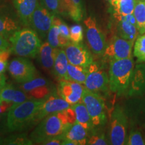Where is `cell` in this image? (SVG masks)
<instances>
[{
  "label": "cell",
  "mask_w": 145,
  "mask_h": 145,
  "mask_svg": "<svg viewBox=\"0 0 145 145\" xmlns=\"http://www.w3.org/2000/svg\"><path fill=\"white\" fill-rule=\"evenodd\" d=\"M0 81H5V78L3 74H0Z\"/></svg>",
  "instance_id": "obj_42"
},
{
  "label": "cell",
  "mask_w": 145,
  "mask_h": 145,
  "mask_svg": "<svg viewBox=\"0 0 145 145\" xmlns=\"http://www.w3.org/2000/svg\"><path fill=\"white\" fill-rule=\"evenodd\" d=\"M5 84H6V83H5V81H0V93H1L2 88H3V86H4Z\"/></svg>",
  "instance_id": "obj_41"
},
{
  "label": "cell",
  "mask_w": 145,
  "mask_h": 145,
  "mask_svg": "<svg viewBox=\"0 0 145 145\" xmlns=\"http://www.w3.org/2000/svg\"><path fill=\"white\" fill-rule=\"evenodd\" d=\"M88 130L76 122L72 124L65 134V138L75 141L79 145L88 144Z\"/></svg>",
  "instance_id": "obj_21"
},
{
  "label": "cell",
  "mask_w": 145,
  "mask_h": 145,
  "mask_svg": "<svg viewBox=\"0 0 145 145\" xmlns=\"http://www.w3.org/2000/svg\"><path fill=\"white\" fill-rule=\"evenodd\" d=\"M86 87L81 83L72 80H61L59 91L60 95L70 105L82 101V96Z\"/></svg>",
  "instance_id": "obj_13"
},
{
  "label": "cell",
  "mask_w": 145,
  "mask_h": 145,
  "mask_svg": "<svg viewBox=\"0 0 145 145\" xmlns=\"http://www.w3.org/2000/svg\"><path fill=\"white\" fill-rule=\"evenodd\" d=\"M106 1H108V2L110 3V4H112V3L114 2V0H106Z\"/></svg>",
  "instance_id": "obj_44"
},
{
  "label": "cell",
  "mask_w": 145,
  "mask_h": 145,
  "mask_svg": "<svg viewBox=\"0 0 145 145\" xmlns=\"http://www.w3.org/2000/svg\"><path fill=\"white\" fill-rule=\"evenodd\" d=\"M133 14L139 33L145 34V0H137Z\"/></svg>",
  "instance_id": "obj_26"
},
{
  "label": "cell",
  "mask_w": 145,
  "mask_h": 145,
  "mask_svg": "<svg viewBox=\"0 0 145 145\" xmlns=\"http://www.w3.org/2000/svg\"><path fill=\"white\" fill-rule=\"evenodd\" d=\"M134 70L135 67L132 57L111 61L109 69L110 90L118 95L126 93L130 88Z\"/></svg>",
  "instance_id": "obj_3"
},
{
  "label": "cell",
  "mask_w": 145,
  "mask_h": 145,
  "mask_svg": "<svg viewBox=\"0 0 145 145\" xmlns=\"http://www.w3.org/2000/svg\"><path fill=\"white\" fill-rule=\"evenodd\" d=\"M0 121H1V115H0Z\"/></svg>",
  "instance_id": "obj_45"
},
{
  "label": "cell",
  "mask_w": 145,
  "mask_h": 145,
  "mask_svg": "<svg viewBox=\"0 0 145 145\" xmlns=\"http://www.w3.org/2000/svg\"><path fill=\"white\" fill-rule=\"evenodd\" d=\"M127 118L122 109L117 107L114 110L110 125V139L113 145L126 144Z\"/></svg>",
  "instance_id": "obj_7"
},
{
  "label": "cell",
  "mask_w": 145,
  "mask_h": 145,
  "mask_svg": "<svg viewBox=\"0 0 145 145\" xmlns=\"http://www.w3.org/2000/svg\"><path fill=\"white\" fill-rule=\"evenodd\" d=\"M134 42L119 36H114L111 43L106 47L105 55L111 61L132 57Z\"/></svg>",
  "instance_id": "obj_12"
},
{
  "label": "cell",
  "mask_w": 145,
  "mask_h": 145,
  "mask_svg": "<svg viewBox=\"0 0 145 145\" xmlns=\"http://www.w3.org/2000/svg\"><path fill=\"white\" fill-rule=\"evenodd\" d=\"M128 145H144L145 140L142 133L138 130H134L130 132L129 137L126 142Z\"/></svg>",
  "instance_id": "obj_34"
},
{
  "label": "cell",
  "mask_w": 145,
  "mask_h": 145,
  "mask_svg": "<svg viewBox=\"0 0 145 145\" xmlns=\"http://www.w3.org/2000/svg\"><path fill=\"white\" fill-rule=\"evenodd\" d=\"M65 139V135L59 136V137H56L50 139V140L46 141V142H43L42 144L46 145H60L62 144L63 140Z\"/></svg>",
  "instance_id": "obj_36"
},
{
  "label": "cell",
  "mask_w": 145,
  "mask_h": 145,
  "mask_svg": "<svg viewBox=\"0 0 145 145\" xmlns=\"http://www.w3.org/2000/svg\"><path fill=\"white\" fill-rule=\"evenodd\" d=\"M59 14L66 16L77 22H80L83 16V9L75 4L72 0H62Z\"/></svg>",
  "instance_id": "obj_22"
},
{
  "label": "cell",
  "mask_w": 145,
  "mask_h": 145,
  "mask_svg": "<svg viewBox=\"0 0 145 145\" xmlns=\"http://www.w3.org/2000/svg\"><path fill=\"white\" fill-rule=\"evenodd\" d=\"M0 144H4V140H3L1 137H0Z\"/></svg>",
  "instance_id": "obj_43"
},
{
  "label": "cell",
  "mask_w": 145,
  "mask_h": 145,
  "mask_svg": "<svg viewBox=\"0 0 145 145\" xmlns=\"http://www.w3.org/2000/svg\"><path fill=\"white\" fill-rule=\"evenodd\" d=\"M7 38L0 34V51L8 49L10 46V44L7 40Z\"/></svg>",
  "instance_id": "obj_37"
},
{
  "label": "cell",
  "mask_w": 145,
  "mask_h": 145,
  "mask_svg": "<svg viewBox=\"0 0 145 145\" xmlns=\"http://www.w3.org/2000/svg\"><path fill=\"white\" fill-rule=\"evenodd\" d=\"M137 0H121L116 8L115 13L119 15L126 16L133 14Z\"/></svg>",
  "instance_id": "obj_27"
},
{
  "label": "cell",
  "mask_w": 145,
  "mask_h": 145,
  "mask_svg": "<svg viewBox=\"0 0 145 145\" xmlns=\"http://www.w3.org/2000/svg\"><path fill=\"white\" fill-rule=\"evenodd\" d=\"M61 34L59 27L58 24L53 20L51 28L48 33V42L53 48L59 47V36Z\"/></svg>",
  "instance_id": "obj_31"
},
{
  "label": "cell",
  "mask_w": 145,
  "mask_h": 145,
  "mask_svg": "<svg viewBox=\"0 0 145 145\" xmlns=\"http://www.w3.org/2000/svg\"><path fill=\"white\" fill-rule=\"evenodd\" d=\"M19 28V24L14 18L0 12V34L5 38L10 37Z\"/></svg>",
  "instance_id": "obj_24"
},
{
  "label": "cell",
  "mask_w": 145,
  "mask_h": 145,
  "mask_svg": "<svg viewBox=\"0 0 145 145\" xmlns=\"http://www.w3.org/2000/svg\"><path fill=\"white\" fill-rule=\"evenodd\" d=\"M63 145H79L77 142H76L75 141L69 140V139H64L62 142Z\"/></svg>",
  "instance_id": "obj_39"
},
{
  "label": "cell",
  "mask_w": 145,
  "mask_h": 145,
  "mask_svg": "<svg viewBox=\"0 0 145 145\" xmlns=\"http://www.w3.org/2000/svg\"><path fill=\"white\" fill-rule=\"evenodd\" d=\"M86 37L91 50L97 55L104 54L106 49V39L104 33L99 28L95 18L88 17L85 20Z\"/></svg>",
  "instance_id": "obj_8"
},
{
  "label": "cell",
  "mask_w": 145,
  "mask_h": 145,
  "mask_svg": "<svg viewBox=\"0 0 145 145\" xmlns=\"http://www.w3.org/2000/svg\"><path fill=\"white\" fill-rule=\"evenodd\" d=\"M82 101L86 105L94 126H103L106 124L107 118L105 103L99 94L86 88L83 93Z\"/></svg>",
  "instance_id": "obj_5"
},
{
  "label": "cell",
  "mask_w": 145,
  "mask_h": 145,
  "mask_svg": "<svg viewBox=\"0 0 145 145\" xmlns=\"http://www.w3.org/2000/svg\"><path fill=\"white\" fill-rule=\"evenodd\" d=\"M62 0H40V3L54 16L59 14Z\"/></svg>",
  "instance_id": "obj_32"
},
{
  "label": "cell",
  "mask_w": 145,
  "mask_h": 145,
  "mask_svg": "<svg viewBox=\"0 0 145 145\" xmlns=\"http://www.w3.org/2000/svg\"><path fill=\"white\" fill-rule=\"evenodd\" d=\"M70 106L71 105L63 97L50 95L49 97L45 99L44 102L41 106L37 115L36 116L34 122L41 120L52 114L64 111L70 108Z\"/></svg>",
  "instance_id": "obj_14"
},
{
  "label": "cell",
  "mask_w": 145,
  "mask_h": 145,
  "mask_svg": "<svg viewBox=\"0 0 145 145\" xmlns=\"http://www.w3.org/2000/svg\"><path fill=\"white\" fill-rule=\"evenodd\" d=\"M8 68V61L0 59V74H3Z\"/></svg>",
  "instance_id": "obj_38"
},
{
  "label": "cell",
  "mask_w": 145,
  "mask_h": 145,
  "mask_svg": "<svg viewBox=\"0 0 145 145\" xmlns=\"http://www.w3.org/2000/svg\"><path fill=\"white\" fill-rule=\"evenodd\" d=\"M72 108L75 113L76 122L81 124L88 131L92 130L94 126L86 105L84 104L83 101L72 105Z\"/></svg>",
  "instance_id": "obj_23"
},
{
  "label": "cell",
  "mask_w": 145,
  "mask_h": 145,
  "mask_svg": "<svg viewBox=\"0 0 145 145\" xmlns=\"http://www.w3.org/2000/svg\"><path fill=\"white\" fill-rule=\"evenodd\" d=\"M134 55L138 63H145V34L138 37L134 47Z\"/></svg>",
  "instance_id": "obj_28"
},
{
  "label": "cell",
  "mask_w": 145,
  "mask_h": 145,
  "mask_svg": "<svg viewBox=\"0 0 145 145\" xmlns=\"http://www.w3.org/2000/svg\"><path fill=\"white\" fill-rule=\"evenodd\" d=\"M69 63L71 64L89 67L93 62V58L88 48L82 44L69 42L64 48Z\"/></svg>",
  "instance_id": "obj_11"
},
{
  "label": "cell",
  "mask_w": 145,
  "mask_h": 145,
  "mask_svg": "<svg viewBox=\"0 0 145 145\" xmlns=\"http://www.w3.org/2000/svg\"><path fill=\"white\" fill-rule=\"evenodd\" d=\"M54 15L50 13L40 3L37 6L32 16L30 26L40 37L44 39L51 28Z\"/></svg>",
  "instance_id": "obj_10"
},
{
  "label": "cell",
  "mask_w": 145,
  "mask_h": 145,
  "mask_svg": "<svg viewBox=\"0 0 145 145\" xmlns=\"http://www.w3.org/2000/svg\"><path fill=\"white\" fill-rule=\"evenodd\" d=\"M83 39V27L79 24L73 25L70 28V40L73 42L79 43Z\"/></svg>",
  "instance_id": "obj_33"
},
{
  "label": "cell",
  "mask_w": 145,
  "mask_h": 145,
  "mask_svg": "<svg viewBox=\"0 0 145 145\" xmlns=\"http://www.w3.org/2000/svg\"><path fill=\"white\" fill-rule=\"evenodd\" d=\"M48 85H50V82L45 78L35 77L34 79L28 81V82L22 83L20 88L22 91L29 92L32 90L40 88L43 86H48Z\"/></svg>",
  "instance_id": "obj_29"
},
{
  "label": "cell",
  "mask_w": 145,
  "mask_h": 145,
  "mask_svg": "<svg viewBox=\"0 0 145 145\" xmlns=\"http://www.w3.org/2000/svg\"><path fill=\"white\" fill-rule=\"evenodd\" d=\"M74 3H75L76 5H78L79 7H80L81 8L83 9V2H82V0H72Z\"/></svg>",
  "instance_id": "obj_40"
},
{
  "label": "cell",
  "mask_w": 145,
  "mask_h": 145,
  "mask_svg": "<svg viewBox=\"0 0 145 145\" xmlns=\"http://www.w3.org/2000/svg\"><path fill=\"white\" fill-rule=\"evenodd\" d=\"M9 72L17 82L24 83L34 79L36 69L30 60L26 57H18L11 61L8 66Z\"/></svg>",
  "instance_id": "obj_6"
},
{
  "label": "cell",
  "mask_w": 145,
  "mask_h": 145,
  "mask_svg": "<svg viewBox=\"0 0 145 145\" xmlns=\"http://www.w3.org/2000/svg\"><path fill=\"white\" fill-rule=\"evenodd\" d=\"M28 99L26 94L22 90L16 89L13 86L5 84L0 93V103L1 101L18 104Z\"/></svg>",
  "instance_id": "obj_17"
},
{
  "label": "cell",
  "mask_w": 145,
  "mask_h": 145,
  "mask_svg": "<svg viewBox=\"0 0 145 145\" xmlns=\"http://www.w3.org/2000/svg\"><path fill=\"white\" fill-rule=\"evenodd\" d=\"M58 48H53L48 42L41 45L39 50V59L43 68L47 70L52 69Z\"/></svg>",
  "instance_id": "obj_20"
},
{
  "label": "cell",
  "mask_w": 145,
  "mask_h": 145,
  "mask_svg": "<svg viewBox=\"0 0 145 145\" xmlns=\"http://www.w3.org/2000/svg\"><path fill=\"white\" fill-rule=\"evenodd\" d=\"M69 61L65 50L58 48L54 64V73L60 80H70L67 72Z\"/></svg>",
  "instance_id": "obj_18"
},
{
  "label": "cell",
  "mask_w": 145,
  "mask_h": 145,
  "mask_svg": "<svg viewBox=\"0 0 145 145\" xmlns=\"http://www.w3.org/2000/svg\"><path fill=\"white\" fill-rule=\"evenodd\" d=\"M88 144L91 145H106L108 142L105 139L104 135H93L88 141Z\"/></svg>",
  "instance_id": "obj_35"
},
{
  "label": "cell",
  "mask_w": 145,
  "mask_h": 145,
  "mask_svg": "<svg viewBox=\"0 0 145 145\" xmlns=\"http://www.w3.org/2000/svg\"><path fill=\"white\" fill-rule=\"evenodd\" d=\"M84 86L86 89L96 93H104L108 91L109 78L104 71L96 63H92L88 67V74Z\"/></svg>",
  "instance_id": "obj_9"
},
{
  "label": "cell",
  "mask_w": 145,
  "mask_h": 145,
  "mask_svg": "<svg viewBox=\"0 0 145 145\" xmlns=\"http://www.w3.org/2000/svg\"><path fill=\"white\" fill-rule=\"evenodd\" d=\"M145 91V63L137 65L135 68L130 83L129 94H141Z\"/></svg>",
  "instance_id": "obj_16"
},
{
  "label": "cell",
  "mask_w": 145,
  "mask_h": 145,
  "mask_svg": "<svg viewBox=\"0 0 145 145\" xmlns=\"http://www.w3.org/2000/svg\"><path fill=\"white\" fill-rule=\"evenodd\" d=\"M65 110L56 112L44 118L30 135V139L36 144H42L52 138L64 135L71 126Z\"/></svg>",
  "instance_id": "obj_2"
},
{
  "label": "cell",
  "mask_w": 145,
  "mask_h": 145,
  "mask_svg": "<svg viewBox=\"0 0 145 145\" xmlns=\"http://www.w3.org/2000/svg\"><path fill=\"white\" fill-rule=\"evenodd\" d=\"M114 17L118 22V30L120 37L128 40L135 42L137 39L139 32L137 26L132 24L130 22L124 19L120 16L114 14Z\"/></svg>",
  "instance_id": "obj_19"
},
{
  "label": "cell",
  "mask_w": 145,
  "mask_h": 145,
  "mask_svg": "<svg viewBox=\"0 0 145 145\" xmlns=\"http://www.w3.org/2000/svg\"><path fill=\"white\" fill-rule=\"evenodd\" d=\"M20 19L24 25L30 26L32 16L37 6V0H12Z\"/></svg>",
  "instance_id": "obj_15"
},
{
  "label": "cell",
  "mask_w": 145,
  "mask_h": 145,
  "mask_svg": "<svg viewBox=\"0 0 145 145\" xmlns=\"http://www.w3.org/2000/svg\"><path fill=\"white\" fill-rule=\"evenodd\" d=\"M34 143L25 134L11 136L4 140V144L10 145H32Z\"/></svg>",
  "instance_id": "obj_30"
},
{
  "label": "cell",
  "mask_w": 145,
  "mask_h": 145,
  "mask_svg": "<svg viewBox=\"0 0 145 145\" xmlns=\"http://www.w3.org/2000/svg\"><path fill=\"white\" fill-rule=\"evenodd\" d=\"M45 99H27L18 104H14L7 115L6 126L10 131L22 130L35 122L36 116Z\"/></svg>",
  "instance_id": "obj_1"
},
{
  "label": "cell",
  "mask_w": 145,
  "mask_h": 145,
  "mask_svg": "<svg viewBox=\"0 0 145 145\" xmlns=\"http://www.w3.org/2000/svg\"><path fill=\"white\" fill-rule=\"evenodd\" d=\"M67 72L70 80L84 85L88 74V67L77 66L69 63Z\"/></svg>",
  "instance_id": "obj_25"
},
{
  "label": "cell",
  "mask_w": 145,
  "mask_h": 145,
  "mask_svg": "<svg viewBox=\"0 0 145 145\" xmlns=\"http://www.w3.org/2000/svg\"><path fill=\"white\" fill-rule=\"evenodd\" d=\"M11 51L21 57L34 58L39 53L41 40L35 30H18L10 37Z\"/></svg>",
  "instance_id": "obj_4"
}]
</instances>
